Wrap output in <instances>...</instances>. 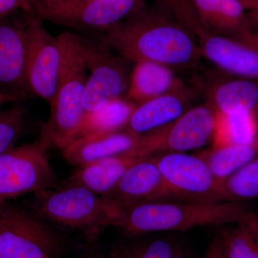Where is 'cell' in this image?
Segmentation results:
<instances>
[{
    "label": "cell",
    "mask_w": 258,
    "mask_h": 258,
    "mask_svg": "<svg viewBox=\"0 0 258 258\" xmlns=\"http://www.w3.org/2000/svg\"><path fill=\"white\" fill-rule=\"evenodd\" d=\"M110 47L131 62L149 61L169 68H190L201 54L192 34L182 24L143 6L104 33Z\"/></svg>",
    "instance_id": "obj_1"
},
{
    "label": "cell",
    "mask_w": 258,
    "mask_h": 258,
    "mask_svg": "<svg viewBox=\"0 0 258 258\" xmlns=\"http://www.w3.org/2000/svg\"><path fill=\"white\" fill-rule=\"evenodd\" d=\"M252 212L248 202L164 201L119 205L115 227L128 235L183 232L202 226L236 224Z\"/></svg>",
    "instance_id": "obj_2"
},
{
    "label": "cell",
    "mask_w": 258,
    "mask_h": 258,
    "mask_svg": "<svg viewBox=\"0 0 258 258\" xmlns=\"http://www.w3.org/2000/svg\"><path fill=\"white\" fill-rule=\"evenodd\" d=\"M62 61L57 89L50 106L48 119L42 127L40 137L51 147L62 151L74 141L84 116L83 97L88 72L80 50L79 35L66 31L57 36Z\"/></svg>",
    "instance_id": "obj_3"
},
{
    "label": "cell",
    "mask_w": 258,
    "mask_h": 258,
    "mask_svg": "<svg viewBox=\"0 0 258 258\" xmlns=\"http://www.w3.org/2000/svg\"><path fill=\"white\" fill-rule=\"evenodd\" d=\"M29 210L57 227L82 231L115 227L119 205L81 186H60L34 195Z\"/></svg>",
    "instance_id": "obj_4"
},
{
    "label": "cell",
    "mask_w": 258,
    "mask_h": 258,
    "mask_svg": "<svg viewBox=\"0 0 258 258\" xmlns=\"http://www.w3.org/2000/svg\"><path fill=\"white\" fill-rule=\"evenodd\" d=\"M68 249L58 227L29 209L0 203V258H62Z\"/></svg>",
    "instance_id": "obj_5"
},
{
    "label": "cell",
    "mask_w": 258,
    "mask_h": 258,
    "mask_svg": "<svg viewBox=\"0 0 258 258\" xmlns=\"http://www.w3.org/2000/svg\"><path fill=\"white\" fill-rule=\"evenodd\" d=\"M80 50L89 72L83 97L86 112L96 111L113 100L125 98L130 61L113 50L99 34L79 35Z\"/></svg>",
    "instance_id": "obj_6"
},
{
    "label": "cell",
    "mask_w": 258,
    "mask_h": 258,
    "mask_svg": "<svg viewBox=\"0 0 258 258\" xmlns=\"http://www.w3.org/2000/svg\"><path fill=\"white\" fill-rule=\"evenodd\" d=\"M51 147L50 142L40 137L0 154V203L60 187L49 161Z\"/></svg>",
    "instance_id": "obj_7"
},
{
    "label": "cell",
    "mask_w": 258,
    "mask_h": 258,
    "mask_svg": "<svg viewBox=\"0 0 258 258\" xmlns=\"http://www.w3.org/2000/svg\"><path fill=\"white\" fill-rule=\"evenodd\" d=\"M215 121L216 113L208 103L189 108L169 124L140 135L132 152L147 157L200 149L212 142Z\"/></svg>",
    "instance_id": "obj_8"
},
{
    "label": "cell",
    "mask_w": 258,
    "mask_h": 258,
    "mask_svg": "<svg viewBox=\"0 0 258 258\" xmlns=\"http://www.w3.org/2000/svg\"><path fill=\"white\" fill-rule=\"evenodd\" d=\"M155 156L164 181L176 202H226L222 181L200 156L167 152Z\"/></svg>",
    "instance_id": "obj_9"
},
{
    "label": "cell",
    "mask_w": 258,
    "mask_h": 258,
    "mask_svg": "<svg viewBox=\"0 0 258 258\" xmlns=\"http://www.w3.org/2000/svg\"><path fill=\"white\" fill-rule=\"evenodd\" d=\"M141 7V0H74L35 8L32 15L75 30L104 33Z\"/></svg>",
    "instance_id": "obj_10"
},
{
    "label": "cell",
    "mask_w": 258,
    "mask_h": 258,
    "mask_svg": "<svg viewBox=\"0 0 258 258\" xmlns=\"http://www.w3.org/2000/svg\"><path fill=\"white\" fill-rule=\"evenodd\" d=\"M43 21L36 15H29L26 83L30 96L50 105L57 89L62 53L57 37L47 31Z\"/></svg>",
    "instance_id": "obj_11"
},
{
    "label": "cell",
    "mask_w": 258,
    "mask_h": 258,
    "mask_svg": "<svg viewBox=\"0 0 258 258\" xmlns=\"http://www.w3.org/2000/svg\"><path fill=\"white\" fill-rule=\"evenodd\" d=\"M23 18L0 20V93H28L26 83L27 27Z\"/></svg>",
    "instance_id": "obj_12"
},
{
    "label": "cell",
    "mask_w": 258,
    "mask_h": 258,
    "mask_svg": "<svg viewBox=\"0 0 258 258\" xmlns=\"http://www.w3.org/2000/svg\"><path fill=\"white\" fill-rule=\"evenodd\" d=\"M106 198L119 205L148 202H176L164 181L155 156L143 158L134 163Z\"/></svg>",
    "instance_id": "obj_13"
},
{
    "label": "cell",
    "mask_w": 258,
    "mask_h": 258,
    "mask_svg": "<svg viewBox=\"0 0 258 258\" xmlns=\"http://www.w3.org/2000/svg\"><path fill=\"white\" fill-rule=\"evenodd\" d=\"M143 158L145 157H138L128 152L78 166L60 183V186H81L106 197L114 189L127 169Z\"/></svg>",
    "instance_id": "obj_14"
},
{
    "label": "cell",
    "mask_w": 258,
    "mask_h": 258,
    "mask_svg": "<svg viewBox=\"0 0 258 258\" xmlns=\"http://www.w3.org/2000/svg\"><path fill=\"white\" fill-rule=\"evenodd\" d=\"M140 135L124 129L113 133L97 134L77 139L62 150L69 164L77 166L125 154L133 150Z\"/></svg>",
    "instance_id": "obj_15"
},
{
    "label": "cell",
    "mask_w": 258,
    "mask_h": 258,
    "mask_svg": "<svg viewBox=\"0 0 258 258\" xmlns=\"http://www.w3.org/2000/svg\"><path fill=\"white\" fill-rule=\"evenodd\" d=\"M113 244L106 258H198L182 237L126 235Z\"/></svg>",
    "instance_id": "obj_16"
},
{
    "label": "cell",
    "mask_w": 258,
    "mask_h": 258,
    "mask_svg": "<svg viewBox=\"0 0 258 258\" xmlns=\"http://www.w3.org/2000/svg\"><path fill=\"white\" fill-rule=\"evenodd\" d=\"M185 88L171 68L157 62H137L131 73L125 99L139 105L153 98Z\"/></svg>",
    "instance_id": "obj_17"
},
{
    "label": "cell",
    "mask_w": 258,
    "mask_h": 258,
    "mask_svg": "<svg viewBox=\"0 0 258 258\" xmlns=\"http://www.w3.org/2000/svg\"><path fill=\"white\" fill-rule=\"evenodd\" d=\"M194 13L210 31L236 40L249 31L247 13L237 0H188Z\"/></svg>",
    "instance_id": "obj_18"
},
{
    "label": "cell",
    "mask_w": 258,
    "mask_h": 258,
    "mask_svg": "<svg viewBox=\"0 0 258 258\" xmlns=\"http://www.w3.org/2000/svg\"><path fill=\"white\" fill-rule=\"evenodd\" d=\"M188 96L184 88L137 105L125 129L142 135L169 124L187 110Z\"/></svg>",
    "instance_id": "obj_19"
},
{
    "label": "cell",
    "mask_w": 258,
    "mask_h": 258,
    "mask_svg": "<svg viewBox=\"0 0 258 258\" xmlns=\"http://www.w3.org/2000/svg\"><path fill=\"white\" fill-rule=\"evenodd\" d=\"M208 104L216 113L257 111L258 82L239 78L217 84L209 93Z\"/></svg>",
    "instance_id": "obj_20"
},
{
    "label": "cell",
    "mask_w": 258,
    "mask_h": 258,
    "mask_svg": "<svg viewBox=\"0 0 258 258\" xmlns=\"http://www.w3.org/2000/svg\"><path fill=\"white\" fill-rule=\"evenodd\" d=\"M136 107L137 105L132 102L120 98L109 102L96 111L86 112L75 135L74 141L88 136L124 130Z\"/></svg>",
    "instance_id": "obj_21"
},
{
    "label": "cell",
    "mask_w": 258,
    "mask_h": 258,
    "mask_svg": "<svg viewBox=\"0 0 258 258\" xmlns=\"http://www.w3.org/2000/svg\"><path fill=\"white\" fill-rule=\"evenodd\" d=\"M257 137V111L216 113L212 147L248 144Z\"/></svg>",
    "instance_id": "obj_22"
},
{
    "label": "cell",
    "mask_w": 258,
    "mask_h": 258,
    "mask_svg": "<svg viewBox=\"0 0 258 258\" xmlns=\"http://www.w3.org/2000/svg\"><path fill=\"white\" fill-rule=\"evenodd\" d=\"M214 175L223 181L236 171L258 159V137L248 144L212 147L199 154Z\"/></svg>",
    "instance_id": "obj_23"
},
{
    "label": "cell",
    "mask_w": 258,
    "mask_h": 258,
    "mask_svg": "<svg viewBox=\"0 0 258 258\" xmlns=\"http://www.w3.org/2000/svg\"><path fill=\"white\" fill-rule=\"evenodd\" d=\"M255 212L235 227L219 232L222 252L227 258H258V230L254 221Z\"/></svg>",
    "instance_id": "obj_24"
},
{
    "label": "cell",
    "mask_w": 258,
    "mask_h": 258,
    "mask_svg": "<svg viewBox=\"0 0 258 258\" xmlns=\"http://www.w3.org/2000/svg\"><path fill=\"white\" fill-rule=\"evenodd\" d=\"M226 202H249L258 198V159L222 181Z\"/></svg>",
    "instance_id": "obj_25"
},
{
    "label": "cell",
    "mask_w": 258,
    "mask_h": 258,
    "mask_svg": "<svg viewBox=\"0 0 258 258\" xmlns=\"http://www.w3.org/2000/svg\"><path fill=\"white\" fill-rule=\"evenodd\" d=\"M25 129V108L23 105L15 103L10 108L0 109V154L15 147Z\"/></svg>",
    "instance_id": "obj_26"
},
{
    "label": "cell",
    "mask_w": 258,
    "mask_h": 258,
    "mask_svg": "<svg viewBox=\"0 0 258 258\" xmlns=\"http://www.w3.org/2000/svg\"><path fill=\"white\" fill-rule=\"evenodd\" d=\"M102 232L103 230H93L83 234L84 242L74 258H106V253L100 242Z\"/></svg>",
    "instance_id": "obj_27"
},
{
    "label": "cell",
    "mask_w": 258,
    "mask_h": 258,
    "mask_svg": "<svg viewBox=\"0 0 258 258\" xmlns=\"http://www.w3.org/2000/svg\"><path fill=\"white\" fill-rule=\"evenodd\" d=\"M18 10L32 14V5L29 0H0V20Z\"/></svg>",
    "instance_id": "obj_28"
},
{
    "label": "cell",
    "mask_w": 258,
    "mask_h": 258,
    "mask_svg": "<svg viewBox=\"0 0 258 258\" xmlns=\"http://www.w3.org/2000/svg\"><path fill=\"white\" fill-rule=\"evenodd\" d=\"M31 96L26 93H0V108L10 103H18Z\"/></svg>",
    "instance_id": "obj_29"
},
{
    "label": "cell",
    "mask_w": 258,
    "mask_h": 258,
    "mask_svg": "<svg viewBox=\"0 0 258 258\" xmlns=\"http://www.w3.org/2000/svg\"><path fill=\"white\" fill-rule=\"evenodd\" d=\"M235 40L258 52V32L249 30Z\"/></svg>",
    "instance_id": "obj_30"
},
{
    "label": "cell",
    "mask_w": 258,
    "mask_h": 258,
    "mask_svg": "<svg viewBox=\"0 0 258 258\" xmlns=\"http://www.w3.org/2000/svg\"><path fill=\"white\" fill-rule=\"evenodd\" d=\"M221 249V243H220L219 236L217 235L213 239L210 246H209L208 250H207L204 258H220Z\"/></svg>",
    "instance_id": "obj_31"
},
{
    "label": "cell",
    "mask_w": 258,
    "mask_h": 258,
    "mask_svg": "<svg viewBox=\"0 0 258 258\" xmlns=\"http://www.w3.org/2000/svg\"><path fill=\"white\" fill-rule=\"evenodd\" d=\"M32 5V13L33 10L37 8H43V7L52 6L68 3V2L74 1V0H29Z\"/></svg>",
    "instance_id": "obj_32"
},
{
    "label": "cell",
    "mask_w": 258,
    "mask_h": 258,
    "mask_svg": "<svg viewBox=\"0 0 258 258\" xmlns=\"http://www.w3.org/2000/svg\"><path fill=\"white\" fill-rule=\"evenodd\" d=\"M247 18L250 31L258 32V10H250L247 13Z\"/></svg>",
    "instance_id": "obj_33"
},
{
    "label": "cell",
    "mask_w": 258,
    "mask_h": 258,
    "mask_svg": "<svg viewBox=\"0 0 258 258\" xmlns=\"http://www.w3.org/2000/svg\"><path fill=\"white\" fill-rule=\"evenodd\" d=\"M244 10H258V0H237Z\"/></svg>",
    "instance_id": "obj_34"
},
{
    "label": "cell",
    "mask_w": 258,
    "mask_h": 258,
    "mask_svg": "<svg viewBox=\"0 0 258 258\" xmlns=\"http://www.w3.org/2000/svg\"><path fill=\"white\" fill-rule=\"evenodd\" d=\"M254 221H255L256 226L258 230V212H255V215H254Z\"/></svg>",
    "instance_id": "obj_35"
},
{
    "label": "cell",
    "mask_w": 258,
    "mask_h": 258,
    "mask_svg": "<svg viewBox=\"0 0 258 258\" xmlns=\"http://www.w3.org/2000/svg\"><path fill=\"white\" fill-rule=\"evenodd\" d=\"M219 238H220V237H219ZM220 243H221V242H220ZM220 258H227L225 254H224L223 252H222V249H221V253H220Z\"/></svg>",
    "instance_id": "obj_36"
}]
</instances>
